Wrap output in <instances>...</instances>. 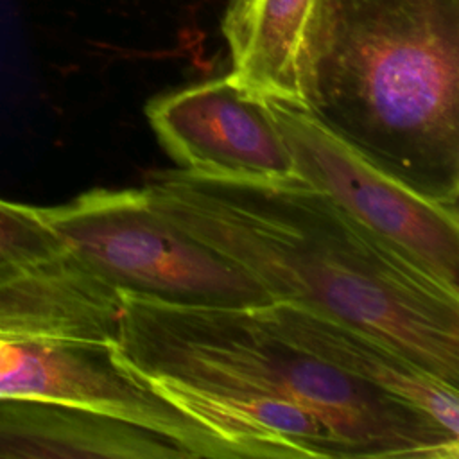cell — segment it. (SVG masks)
<instances>
[{
	"label": "cell",
	"instance_id": "9c48e42d",
	"mask_svg": "<svg viewBox=\"0 0 459 459\" xmlns=\"http://www.w3.org/2000/svg\"><path fill=\"white\" fill-rule=\"evenodd\" d=\"M265 317L292 342L344 375L425 412L459 437L457 387L434 377L378 337L316 310L271 301Z\"/></svg>",
	"mask_w": 459,
	"mask_h": 459
},
{
	"label": "cell",
	"instance_id": "6da1fadb",
	"mask_svg": "<svg viewBox=\"0 0 459 459\" xmlns=\"http://www.w3.org/2000/svg\"><path fill=\"white\" fill-rule=\"evenodd\" d=\"M154 210L273 298L357 326L459 387V292L301 179L247 181L161 169Z\"/></svg>",
	"mask_w": 459,
	"mask_h": 459
},
{
	"label": "cell",
	"instance_id": "7a4b0ae2",
	"mask_svg": "<svg viewBox=\"0 0 459 459\" xmlns=\"http://www.w3.org/2000/svg\"><path fill=\"white\" fill-rule=\"evenodd\" d=\"M120 294L117 359L143 380L204 387L230 407L294 403L353 457L457 459L459 437L287 339L256 308L194 307Z\"/></svg>",
	"mask_w": 459,
	"mask_h": 459
},
{
	"label": "cell",
	"instance_id": "8992f818",
	"mask_svg": "<svg viewBox=\"0 0 459 459\" xmlns=\"http://www.w3.org/2000/svg\"><path fill=\"white\" fill-rule=\"evenodd\" d=\"M0 396L74 403L161 432L192 457L235 450L127 369L113 342L0 332Z\"/></svg>",
	"mask_w": 459,
	"mask_h": 459
},
{
	"label": "cell",
	"instance_id": "277c9868",
	"mask_svg": "<svg viewBox=\"0 0 459 459\" xmlns=\"http://www.w3.org/2000/svg\"><path fill=\"white\" fill-rule=\"evenodd\" d=\"M39 213L66 251L117 292L194 307L273 301L244 269L154 210L143 188H95Z\"/></svg>",
	"mask_w": 459,
	"mask_h": 459
},
{
	"label": "cell",
	"instance_id": "5b68a950",
	"mask_svg": "<svg viewBox=\"0 0 459 459\" xmlns=\"http://www.w3.org/2000/svg\"><path fill=\"white\" fill-rule=\"evenodd\" d=\"M292 152L298 178L359 224L459 292V213L384 172L294 102L264 97Z\"/></svg>",
	"mask_w": 459,
	"mask_h": 459
},
{
	"label": "cell",
	"instance_id": "ba28073f",
	"mask_svg": "<svg viewBox=\"0 0 459 459\" xmlns=\"http://www.w3.org/2000/svg\"><path fill=\"white\" fill-rule=\"evenodd\" d=\"M339 0H230L222 34L230 77L258 97L305 106Z\"/></svg>",
	"mask_w": 459,
	"mask_h": 459
},
{
	"label": "cell",
	"instance_id": "8fae6325",
	"mask_svg": "<svg viewBox=\"0 0 459 459\" xmlns=\"http://www.w3.org/2000/svg\"><path fill=\"white\" fill-rule=\"evenodd\" d=\"M0 457L186 459L172 437L88 407L0 396Z\"/></svg>",
	"mask_w": 459,
	"mask_h": 459
},
{
	"label": "cell",
	"instance_id": "3957f363",
	"mask_svg": "<svg viewBox=\"0 0 459 459\" xmlns=\"http://www.w3.org/2000/svg\"><path fill=\"white\" fill-rule=\"evenodd\" d=\"M305 108L434 201L459 197V0H339Z\"/></svg>",
	"mask_w": 459,
	"mask_h": 459
},
{
	"label": "cell",
	"instance_id": "7c38bea8",
	"mask_svg": "<svg viewBox=\"0 0 459 459\" xmlns=\"http://www.w3.org/2000/svg\"><path fill=\"white\" fill-rule=\"evenodd\" d=\"M65 253L66 247L43 221L39 206L0 199V267L39 264Z\"/></svg>",
	"mask_w": 459,
	"mask_h": 459
},
{
	"label": "cell",
	"instance_id": "52a82bcc",
	"mask_svg": "<svg viewBox=\"0 0 459 459\" xmlns=\"http://www.w3.org/2000/svg\"><path fill=\"white\" fill-rule=\"evenodd\" d=\"M145 115L178 169L247 181L299 179L267 102L230 74L160 95Z\"/></svg>",
	"mask_w": 459,
	"mask_h": 459
},
{
	"label": "cell",
	"instance_id": "30bf717a",
	"mask_svg": "<svg viewBox=\"0 0 459 459\" xmlns=\"http://www.w3.org/2000/svg\"><path fill=\"white\" fill-rule=\"evenodd\" d=\"M120 294L77 258L0 267V332L113 342Z\"/></svg>",
	"mask_w": 459,
	"mask_h": 459
}]
</instances>
